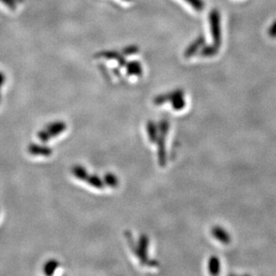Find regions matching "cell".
<instances>
[{
	"mask_svg": "<svg viewBox=\"0 0 276 276\" xmlns=\"http://www.w3.org/2000/svg\"><path fill=\"white\" fill-rule=\"evenodd\" d=\"M209 24L211 35L214 39L215 47H221L222 45V29H221V15L217 9H213L209 14Z\"/></svg>",
	"mask_w": 276,
	"mask_h": 276,
	"instance_id": "1",
	"label": "cell"
},
{
	"mask_svg": "<svg viewBox=\"0 0 276 276\" xmlns=\"http://www.w3.org/2000/svg\"><path fill=\"white\" fill-rule=\"evenodd\" d=\"M66 129V125L64 123H54L47 127V130L39 133L40 139L43 141H47L53 136L60 134L62 131Z\"/></svg>",
	"mask_w": 276,
	"mask_h": 276,
	"instance_id": "2",
	"label": "cell"
},
{
	"mask_svg": "<svg viewBox=\"0 0 276 276\" xmlns=\"http://www.w3.org/2000/svg\"><path fill=\"white\" fill-rule=\"evenodd\" d=\"M204 44H205L204 37H198L186 48V50L184 51V57L186 58H191L196 53L198 52Z\"/></svg>",
	"mask_w": 276,
	"mask_h": 276,
	"instance_id": "3",
	"label": "cell"
},
{
	"mask_svg": "<svg viewBox=\"0 0 276 276\" xmlns=\"http://www.w3.org/2000/svg\"><path fill=\"white\" fill-rule=\"evenodd\" d=\"M30 152L34 155H41V156H50L51 149L47 147H40L38 145H31L30 146Z\"/></svg>",
	"mask_w": 276,
	"mask_h": 276,
	"instance_id": "4",
	"label": "cell"
},
{
	"mask_svg": "<svg viewBox=\"0 0 276 276\" xmlns=\"http://www.w3.org/2000/svg\"><path fill=\"white\" fill-rule=\"evenodd\" d=\"M219 47H215L214 45H210V46H207L204 47L201 51H200V56L204 57V58H211L214 57L217 53L219 52Z\"/></svg>",
	"mask_w": 276,
	"mask_h": 276,
	"instance_id": "5",
	"label": "cell"
},
{
	"mask_svg": "<svg viewBox=\"0 0 276 276\" xmlns=\"http://www.w3.org/2000/svg\"><path fill=\"white\" fill-rule=\"evenodd\" d=\"M128 73L133 75H141L142 74V66L141 64L138 62H131L127 64Z\"/></svg>",
	"mask_w": 276,
	"mask_h": 276,
	"instance_id": "6",
	"label": "cell"
},
{
	"mask_svg": "<svg viewBox=\"0 0 276 276\" xmlns=\"http://www.w3.org/2000/svg\"><path fill=\"white\" fill-rule=\"evenodd\" d=\"M73 174L76 176V177L80 179V180H83V181H86V179L89 176L88 172L85 170V168L83 167H80V166H77V167H74L73 170Z\"/></svg>",
	"mask_w": 276,
	"mask_h": 276,
	"instance_id": "7",
	"label": "cell"
},
{
	"mask_svg": "<svg viewBox=\"0 0 276 276\" xmlns=\"http://www.w3.org/2000/svg\"><path fill=\"white\" fill-rule=\"evenodd\" d=\"M86 181L90 184L92 185L93 187L98 188V189H102L104 184L102 183V181L99 179V177H96L95 175H91V176H88V178L86 179Z\"/></svg>",
	"mask_w": 276,
	"mask_h": 276,
	"instance_id": "8",
	"label": "cell"
},
{
	"mask_svg": "<svg viewBox=\"0 0 276 276\" xmlns=\"http://www.w3.org/2000/svg\"><path fill=\"white\" fill-rule=\"evenodd\" d=\"M189 5L192 6L196 11H202L205 7V3L203 0H185Z\"/></svg>",
	"mask_w": 276,
	"mask_h": 276,
	"instance_id": "9",
	"label": "cell"
},
{
	"mask_svg": "<svg viewBox=\"0 0 276 276\" xmlns=\"http://www.w3.org/2000/svg\"><path fill=\"white\" fill-rule=\"evenodd\" d=\"M58 266V261H49L47 263L46 266H45V272L47 275H51L53 271L57 268V266Z\"/></svg>",
	"mask_w": 276,
	"mask_h": 276,
	"instance_id": "10",
	"label": "cell"
},
{
	"mask_svg": "<svg viewBox=\"0 0 276 276\" xmlns=\"http://www.w3.org/2000/svg\"><path fill=\"white\" fill-rule=\"evenodd\" d=\"M106 183L112 187H115L117 185V179L115 177V175H112V174L106 175Z\"/></svg>",
	"mask_w": 276,
	"mask_h": 276,
	"instance_id": "11",
	"label": "cell"
},
{
	"mask_svg": "<svg viewBox=\"0 0 276 276\" xmlns=\"http://www.w3.org/2000/svg\"><path fill=\"white\" fill-rule=\"evenodd\" d=\"M268 35L273 38V39H276V21H274V23L272 24L270 28L268 29Z\"/></svg>",
	"mask_w": 276,
	"mask_h": 276,
	"instance_id": "12",
	"label": "cell"
},
{
	"mask_svg": "<svg viewBox=\"0 0 276 276\" xmlns=\"http://www.w3.org/2000/svg\"><path fill=\"white\" fill-rule=\"evenodd\" d=\"M125 51L126 54L130 55V54H134V53L138 52L139 49L137 47H127V49H125Z\"/></svg>",
	"mask_w": 276,
	"mask_h": 276,
	"instance_id": "13",
	"label": "cell"
}]
</instances>
